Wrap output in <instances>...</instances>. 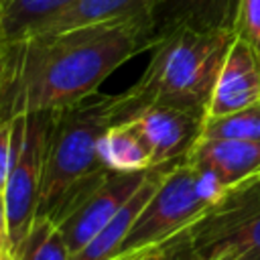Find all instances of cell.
I'll list each match as a JSON object with an SVG mask.
<instances>
[{"mask_svg":"<svg viewBox=\"0 0 260 260\" xmlns=\"http://www.w3.org/2000/svg\"><path fill=\"white\" fill-rule=\"evenodd\" d=\"M185 160L221 193L260 175V142L201 136Z\"/></svg>","mask_w":260,"mask_h":260,"instance_id":"obj_9","label":"cell"},{"mask_svg":"<svg viewBox=\"0 0 260 260\" xmlns=\"http://www.w3.org/2000/svg\"><path fill=\"white\" fill-rule=\"evenodd\" d=\"M181 162V160H179ZM179 162H171V165H158V167H150L142 185L134 191V195L124 203V207L75 254H71L69 260H110L118 246L122 244V240L126 238L132 221L136 219L138 211L142 209V205L150 199V195L158 189L160 181L165 179V175Z\"/></svg>","mask_w":260,"mask_h":260,"instance_id":"obj_12","label":"cell"},{"mask_svg":"<svg viewBox=\"0 0 260 260\" xmlns=\"http://www.w3.org/2000/svg\"><path fill=\"white\" fill-rule=\"evenodd\" d=\"M234 37V30L181 26L158 39L142 77L128 91L118 93V124L130 122L148 106H171L205 118Z\"/></svg>","mask_w":260,"mask_h":260,"instance_id":"obj_2","label":"cell"},{"mask_svg":"<svg viewBox=\"0 0 260 260\" xmlns=\"http://www.w3.org/2000/svg\"><path fill=\"white\" fill-rule=\"evenodd\" d=\"M6 83H8V63H6V47L0 43V106L4 102L6 93Z\"/></svg>","mask_w":260,"mask_h":260,"instance_id":"obj_21","label":"cell"},{"mask_svg":"<svg viewBox=\"0 0 260 260\" xmlns=\"http://www.w3.org/2000/svg\"><path fill=\"white\" fill-rule=\"evenodd\" d=\"M146 171H106L79 187L53 215L71 254L79 252L134 195Z\"/></svg>","mask_w":260,"mask_h":260,"instance_id":"obj_7","label":"cell"},{"mask_svg":"<svg viewBox=\"0 0 260 260\" xmlns=\"http://www.w3.org/2000/svg\"><path fill=\"white\" fill-rule=\"evenodd\" d=\"M146 20L47 30L6 47L8 83L0 114L51 112L81 102L128 59L152 49Z\"/></svg>","mask_w":260,"mask_h":260,"instance_id":"obj_1","label":"cell"},{"mask_svg":"<svg viewBox=\"0 0 260 260\" xmlns=\"http://www.w3.org/2000/svg\"><path fill=\"white\" fill-rule=\"evenodd\" d=\"M238 6L240 0H150L146 20L152 43L181 26L234 30Z\"/></svg>","mask_w":260,"mask_h":260,"instance_id":"obj_11","label":"cell"},{"mask_svg":"<svg viewBox=\"0 0 260 260\" xmlns=\"http://www.w3.org/2000/svg\"><path fill=\"white\" fill-rule=\"evenodd\" d=\"M148 4L150 0H75L41 32L116 20H146Z\"/></svg>","mask_w":260,"mask_h":260,"instance_id":"obj_14","label":"cell"},{"mask_svg":"<svg viewBox=\"0 0 260 260\" xmlns=\"http://www.w3.org/2000/svg\"><path fill=\"white\" fill-rule=\"evenodd\" d=\"M2 2H4V0H0V14H2Z\"/></svg>","mask_w":260,"mask_h":260,"instance_id":"obj_24","label":"cell"},{"mask_svg":"<svg viewBox=\"0 0 260 260\" xmlns=\"http://www.w3.org/2000/svg\"><path fill=\"white\" fill-rule=\"evenodd\" d=\"M10 250V242H8V228H6V213H4V201L0 195V254Z\"/></svg>","mask_w":260,"mask_h":260,"instance_id":"obj_22","label":"cell"},{"mask_svg":"<svg viewBox=\"0 0 260 260\" xmlns=\"http://www.w3.org/2000/svg\"><path fill=\"white\" fill-rule=\"evenodd\" d=\"M118 93H93L71 106L51 110L37 215L53 217L79 187L108 171L100 158L98 144L106 130L118 124Z\"/></svg>","mask_w":260,"mask_h":260,"instance_id":"obj_3","label":"cell"},{"mask_svg":"<svg viewBox=\"0 0 260 260\" xmlns=\"http://www.w3.org/2000/svg\"><path fill=\"white\" fill-rule=\"evenodd\" d=\"M98 152L108 171H146L152 167L150 152L132 122L110 126L98 144Z\"/></svg>","mask_w":260,"mask_h":260,"instance_id":"obj_15","label":"cell"},{"mask_svg":"<svg viewBox=\"0 0 260 260\" xmlns=\"http://www.w3.org/2000/svg\"><path fill=\"white\" fill-rule=\"evenodd\" d=\"M132 260H175L173 258V242L169 246H162V248H156V250H150V252H144Z\"/></svg>","mask_w":260,"mask_h":260,"instance_id":"obj_20","label":"cell"},{"mask_svg":"<svg viewBox=\"0 0 260 260\" xmlns=\"http://www.w3.org/2000/svg\"><path fill=\"white\" fill-rule=\"evenodd\" d=\"M12 138H14V126L12 116L0 114V195L4 191L6 175L12 160Z\"/></svg>","mask_w":260,"mask_h":260,"instance_id":"obj_19","label":"cell"},{"mask_svg":"<svg viewBox=\"0 0 260 260\" xmlns=\"http://www.w3.org/2000/svg\"><path fill=\"white\" fill-rule=\"evenodd\" d=\"M203 138H236V140H256L260 142V102L236 110L232 114L205 118Z\"/></svg>","mask_w":260,"mask_h":260,"instance_id":"obj_17","label":"cell"},{"mask_svg":"<svg viewBox=\"0 0 260 260\" xmlns=\"http://www.w3.org/2000/svg\"><path fill=\"white\" fill-rule=\"evenodd\" d=\"M234 32L254 51L260 61V0H240Z\"/></svg>","mask_w":260,"mask_h":260,"instance_id":"obj_18","label":"cell"},{"mask_svg":"<svg viewBox=\"0 0 260 260\" xmlns=\"http://www.w3.org/2000/svg\"><path fill=\"white\" fill-rule=\"evenodd\" d=\"M130 122L144 140L152 167L183 160L203 130V118L171 106H148Z\"/></svg>","mask_w":260,"mask_h":260,"instance_id":"obj_8","label":"cell"},{"mask_svg":"<svg viewBox=\"0 0 260 260\" xmlns=\"http://www.w3.org/2000/svg\"><path fill=\"white\" fill-rule=\"evenodd\" d=\"M219 191L185 158L175 165L142 205L110 260H132L175 242Z\"/></svg>","mask_w":260,"mask_h":260,"instance_id":"obj_5","label":"cell"},{"mask_svg":"<svg viewBox=\"0 0 260 260\" xmlns=\"http://www.w3.org/2000/svg\"><path fill=\"white\" fill-rule=\"evenodd\" d=\"M256 102H260V61L242 39L234 37L217 73L205 118L232 114Z\"/></svg>","mask_w":260,"mask_h":260,"instance_id":"obj_10","label":"cell"},{"mask_svg":"<svg viewBox=\"0 0 260 260\" xmlns=\"http://www.w3.org/2000/svg\"><path fill=\"white\" fill-rule=\"evenodd\" d=\"M12 160L2 191L10 252L22 242L39 213L51 112L12 114Z\"/></svg>","mask_w":260,"mask_h":260,"instance_id":"obj_6","label":"cell"},{"mask_svg":"<svg viewBox=\"0 0 260 260\" xmlns=\"http://www.w3.org/2000/svg\"><path fill=\"white\" fill-rule=\"evenodd\" d=\"M0 260H14V258H12V252H10V250L2 252V254H0Z\"/></svg>","mask_w":260,"mask_h":260,"instance_id":"obj_23","label":"cell"},{"mask_svg":"<svg viewBox=\"0 0 260 260\" xmlns=\"http://www.w3.org/2000/svg\"><path fill=\"white\" fill-rule=\"evenodd\" d=\"M75 0H4L0 14V43L18 45L41 32Z\"/></svg>","mask_w":260,"mask_h":260,"instance_id":"obj_13","label":"cell"},{"mask_svg":"<svg viewBox=\"0 0 260 260\" xmlns=\"http://www.w3.org/2000/svg\"><path fill=\"white\" fill-rule=\"evenodd\" d=\"M14 260H69L71 252L67 242L49 215H37L22 242L12 250Z\"/></svg>","mask_w":260,"mask_h":260,"instance_id":"obj_16","label":"cell"},{"mask_svg":"<svg viewBox=\"0 0 260 260\" xmlns=\"http://www.w3.org/2000/svg\"><path fill=\"white\" fill-rule=\"evenodd\" d=\"M177 242L189 260H260V175L221 191Z\"/></svg>","mask_w":260,"mask_h":260,"instance_id":"obj_4","label":"cell"}]
</instances>
